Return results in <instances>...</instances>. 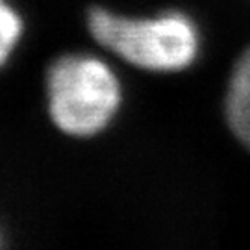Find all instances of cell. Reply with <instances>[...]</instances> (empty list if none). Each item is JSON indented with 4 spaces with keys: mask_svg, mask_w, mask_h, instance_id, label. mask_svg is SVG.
<instances>
[{
    "mask_svg": "<svg viewBox=\"0 0 250 250\" xmlns=\"http://www.w3.org/2000/svg\"><path fill=\"white\" fill-rule=\"evenodd\" d=\"M93 41L119 62L152 74H178L191 69L202 54V30L182 9L152 15H126L107 8L87 13Z\"/></svg>",
    "mask_w": 250,
    "mask_h": 250,
    "instance_id": "6da1fadb",
    "label": "cell"
},
{
    "mask_svg": "<svg viewBox=\"0 0 250 250\" xmlns=\"http://www.w3.org/2000/svg\"><path fill=\"white\" fill-rule=\"evenodd\" d=\"M48 119L72 139H91L111 128L125 104V87L115 67L93 52H67L45 74Z\"/></svg>",
    "mask_w": 250,
    "mask_h": 250,
    "instance_id": "7a4b0ae2",
    "label": "cell"
},
{
    "mask_svg": "<svg viewBox=\"0 0 250 250\" xmlns=\"http://www.w3.org/2000/svg\"><path fill=\"white\" fill-rule=\"evenodd\" d=\"M224 121L237 143L250 152V87L228 80L224 93Z\"/></svg>",
    "mask_w": 250,
    "mask_h": 250,
    "instance_id": "3957f363",
    "label": "cell"
},
{
    "mask_svg": "<svg viewBox=\"0 0 250 250\" xmlns=\"http://www.w3.org/2000/svg\"><path fill=\"white\" fill-rule=\"evenodd\" d=\"M26 22L11 0H0V71L17 54L24 39Z\"/></svg>",
    "mask_w": 250,
    "mask_h": 250,
    "instance_id": "277c9868",
    "label": "cell"
},
{
    "mask_svg": "<svg viewBox=\"0 0 250 250\" xmlns=\"http://www.w3.org/2000/svg\"><path fill=\"white\" fill-rule=\"evenodd\" d=\"M228 80L237 82V83H243V85L250 87V46H247L241 52V56L235 60Z\"/></svg>",
    "mask_w": 250,
    "mask_h": 250,
    "instance_id": "5b68a950",
    "label": "cell"
},
{
    "mask_svg": "<svg viewBox=\"0 0 250 250\" xmlns=\"http://www.w3.org/2000/svg\"><path fill=\"white\" fill-rule=\"evenodd\" d=\"M0 245H2V232H0Z\"/></svg>",
    "mask_w": 250,
    "mask_h": 250,
    "instance_id": "8992f818",
    "label": "cell"
}]
</instances>
